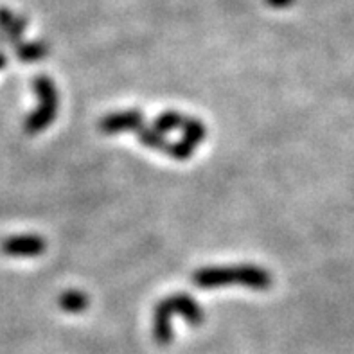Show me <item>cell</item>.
Wrapping results in <instances>:
<instances>
[{
    "instance_id": "8",
    "label": "cell",
    "mask_w": 354,
    "mask_h": 354,
    "mask_svg": "<svg viewBox=\"0 0 354 354\" xmlns=\"http://www.w3.org/2000/svg\"><path fill=\"white\" fill-rule=\"evenodd\" d=\"M137 133V139L140 140L142 146L146 148H151V149H157V151H164L167 153L169 149V140L166 139V135L160 133V131L155 128V126H140L139 130L135 131Z\"/></svg>"
},
{
    "instance_id": "7",
    "label": "cell",
    "mask_w": 354,
    "mask_h": 354,
    "mask_svg": "<svg viewBox=\"0 0 354 354\" xmlns=\"http://www.w3.org/2000/svg\"><path fill=\"white\" fill-rule=\"evenodd\" d=\"M15 53H17V58L24 63L40 62L49 54V44L44 40L20 41L18 45H15Z\"/></svg>"
},
{
    "instance_id": "9",
    "label": "cell",
    "mask_w": 354,
    "mask_h": 354,
    "mask_svg": "<svg viewBox=\"0 0 354 354\" xmlns=\"http://www.w3.org/2000/svg\"><path fill=\"white\" fill-rule=\"evenodd\" d=\"M182 139L187 144H191L194 149L203 142L207 135V128L202 121H198L194 117H185V122L182 126Z\"/></svg>"
},
{
    "instance_id": "2",
    "label": "cell",
    "mask_w": 354,
    "mask_h": 354,
    "mask_svg": "<svg viewBox=\"0 0 354 354\" xmlns=\"http://www.w3.org/2000/svg\"><path fill=\"white\" fill-rule=\"evenodd\" d=\"M32 90L38 97V106L32 110V113L24 122V130L29 135H36L47 130V126L54 121L58 113L59 94L53 80L47 76H38L32 81Z\"/></svg>"
},
{
    "instance_id": "5",
    "label": "cell",
    "mask_w": 354,
    "mask_h": 354,
    "mask_svg": "<svg viewBox=\"0 0 354 354\" xmlns=\"http://www.w3.org/2000/svg\"><path fill=\"white\" fill-rule=\"evenodd\" d=\"M47 243L36 234H20L11 236L2 243V252L11 257H36L44 254Z\"/></svg>"
},
{
    "instance_id": "6",
    "label": "cell",
    "mask_w": 354,
    "mask_h": 354,
    "mask_svg": "<svg viewBox=\"0 0 354 354\" xmlns=\"http://www.w3.org/2000/svg\"><path fill=\"white\" fill-rule=\"evenodd\" d=\"M27 24H29V20L26 17L15 15L8 8H0V32L4 35L6 44L13 45V47L20 44L27 29Z\"/></svg>"
},
{
    "instance_id": "12",
    "label": "cell",
    "mask_w": 354,
    "mask_h": 354,
    "mask_svg": "<svg viewBox=\"0 0 354 354\" xmlns=\"http://www.w3.org/2000/svg\"><path fill=\"white\" fill-rule=\"evenodd\" d=\"M265 2L270 6V8L284 9V8H290V6H293V2H295V0H265Z\"/></svg>"
},
{
    "instance_id": "10",
    "label": "cell",
    "mask_w": 354,
    "mask_h": 354,
    "mask_svg": "<svg viewBox=\"0 0 354 354\" xmlns=\"http://www.w3.org/2000/svg\"><path fill=\"white\" fill-rule=\"evenodd\" d=\"M59 306L68 313H81L88 308V295L77 290H68L59 297Z\"/></svg>"
},
{
    "instance_id": "13",
    "label": "cell",
    "mask_w": 354,
    "mask_h": 354,
    "mask_svg": "<svg viewBox=\"0 0 354 354\" xmlns=\"http://www.w3.org/2000/svg\"><path fill=\"white\" fill-rule=\"evenodd\" d=\"M6 63H8V58H6V54L0 50V68H4Z\"/></svg>"
},
{
    "instance_id": "11",
    "label": "cell",
    "mask_w": 354,
    "mask_h": 354,
    "mask_svg": "<svg viewBox=\"0 0 354 354\" xmlns=\"http://www.w3.org/2000/svg\"><path fill=\"white\" fill-rule=\"evenodd\" d=\"M185 122V115H182L176 110H166V112H162L160 115L155 119V128H157L160 133L166 135L167 131L173 130H182V126Z\"/></svg>"
},
{
    "instance_id": "1",
    "label": "cell",
    "mask_w": 354,
    "mask_h": 354,
    "mask_svg": "<svg viewBox=\"0 0 354 354\" xmlns=\"http://www.w3.org/2000/svg\"><path fill=\"white\" fill-rule=\"evenodd\" d=\"M191 279H193L194 286L202 288V290L241 284V286L256 290V292H266L274 283V277L265 268L256 265L207 266V268L196 270Z\"/></svg>"
},
{
    "instance_id": "3",
    "label": "cell",
    "mask_w": 354,
    "mask_h": 354,
    "mask_svg": "<svg viewBox=\"0 0 354 354\" xmlns=\"http://www.w3.org/2000/svg\"><path fill=\"white\" fill-rule=\"evenodd\" d=\"M157 306L160 310L166 311L171 319H175V315H178V317H182L191 326H200L205 320L203 308L189 293H175V295H169L166 299H162Z\"/></svg>"
},
{
    "instance_id": "4",
    "label": "cell",
    "mask_w": 354,
    "mask_h": 354,
    "mask_svg": "<svg viewBox=\"0 0 354 354\" xmlns=\"http://www.w3.org/2000/svg\"><path fill=\"white\" fill-rule=\"evenodd\" d=\"M140 126H144V113L140 110H122V112L108 113L99 121V130L106 135L137 131Z\"/></svg>"
}]
</instances>
